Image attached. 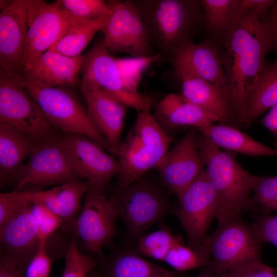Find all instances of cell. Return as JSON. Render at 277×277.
<instances>
[{
	"instance_id": "22",
	"label": "cell",
	"mask_w": 277,
	"mask_h": 277,
	"mask_svg": "<svg viewBox=\"0 0 277 277\" xmlns=\"http://www.w3.org/2000/svg\"><path fill=\"white\" fill-rule=\"evenodd\" d=\"M171 62L184 65L200 77L223 90L228 96L222 57L217 46L210 41L184 46Z\"/></svg>"
},
{
	"instance_id": "37",
	"label": "cell",
	"mask_w": 277,
	"mask_h": 277,
	"mask_svg": "<svg viewBox=\"0 0 277 277\" xmlns=\"http://www.w3.org/2000/svg\"><path fill=\"white\" fill-rule=\"evenodd\" d=\"M219 276L277 277V268L267 266L262 261H252L240 265Z\"/></svg>"
},
{
	"instance_id": "28",
	"label": "cell",
	"mask_w": 277,
	"mask_h": 277,
	"mask_svg": "<svg viewBox=\"0 0 277 277\" xmlns=\"http://www.w3.org/2000/svg\"><path fill=\"white\" fill-rule=\"evenodd\" d=\"M277 103V58L266 64L247 97L244 126H249L262 113Z\"/></svg>"
},
{
	"instance_id": "8",
	"label": "cell",
	"mask_w": 277,
	"mask_h": 277,
	"mask_svg": "<svg viewBox=\"0 0 277 277\" xmlns=\"http://www.w3.org/2000/svg\"><path fill=\"white\" fill-rule=\"evenodd\" d=\"M74 171L62 137L39 142L14 176L16 191H38L54 185L80 180Z\"/></svg>"
},
{
	"instance_id": "30",
	"label": "cell",
	"mask_w": 277,
	"mask_h": 277,
	"mask_svg": "<svg viewBox=\"0 0 277 277\" xmlns=\"http://www.w3.org/2000/svg\"><path fill=\"white\" fill-rule=\"evenodd\" d=\"M163 262L174 271L182 272L206 267L210 263V255L203 243L193 247L183 245L179 240L168 251Z\"/></svg>"
},
{
	"instance_id": "7",
	"label": "cell",
	"mask_w": 277,
	"mask_h": 277,
	"mask_svg": "<svg viewBox=\"0 0 277 277\" xmlns=\"http://www.w3.org/2000/svg\"><path fill=\"white\" fill-rule=\"evenodd\" d=\"M118 217L124 222L128 237L135 241L154 223L171 213L163 191L141 178L114 194Z\"/></svg>"
},
{
	"instance_id": "29",
	"label": "cell",
	"mask_w": 277,
	"mask_h": 277,
	"mask_svg": "<svg viewBox=\"0 0 277 277\" xmlns=\"http://www.w3.org/2000/svg\"><path fill=\"white\" fill-rule=\"evenodd\" d=\"M109 11L100 17L71 27L49 50L69 57L81 56L95 34L101 31Z\"/></svg>"
},
{
	"instance_id": "26",
	"label": "cell",
	"mask_w": 277,
	"mask_h": 277,
	"mask_svg": "<svg viewBox=\"0 0 277 277\" xmlns=\"http://www.w3.org/2000/svg\"><path fill=\"white\" fill-rule=\"evenodd\" d=\"M195 130L219 148L251 156H277V150L261 143L232 126L213 123Z\"/></svg>"
},
{
	"instance_id": "6",
	"label": "cell",
	"mask_w": 277,
	"mask_h": 277,
	"mask_svg": "<svg viewBox=\"0 0 277 277\" xmlns=\"http://www.w3.org/2000/svg\"><path fill=\"white\" fill-rule=\"evenodd\" d=\"M210 255L207 269L220 276L243 264L262 261L264 244L252 223L235 218L218 224L202 242Z\"/></svg>"
},
{
	"instance_id": "1",
	"label": "cell",
	"mask_w": 277,
	"mask_h": 277,
	"mask_svg": "<svg viewBox=\"0 0 277 277\" xmlns=\"http://www.w3.org/2000/svg\"><path fill=\"white\" fill-rule=\"evenodd\" d=\"M271 47L265 24L249 11L224 47L222 63L227 91L243 126L247 97L266 64L265 57Z\"/></svg>"
},
{
	"instance_id": "24",
	"label": "cell",
	"mask_w": 277,
	"mask_h": 277,
	"mask_svg": "<svg viewBox=\"0 0 277 277\" xmlns=\"http://www.w3.org/2000/svg\"><path fill=\"white\" fill-rule=\"evenodd\" d=\"M153 116L164 130L184 126L197 129L214 123L203 110L181 94L166 95L156 105Z\"/></svg>"
},
{
	"instance_id": "18",
	"label": "cell",
	"mask_w": 277,
	"mask_h": 277,
	"mask_svg": "<svg viewBox=\"0 0 277 277\" xmlns=\"http://www.w3.org/2000/svg\"><path fill=\"white\" fill-rule=\"evenodd\" d=\"M30 204L24 205L0 226L2 253L25 269L40 243Z\"/></svg>"
},
{
	"instance_id": "12",
	"label": "cell",
	"mask_w": 277,
	"mask_h": 277,
	"mask_svg": "<svg viewBox=\"0 0 277 277\" xmlns=\"http://www.w3.org/2000/svg\"><path fill=\"white\" fill-rule=\"evenodd\" d=\"M117 217L114 194L107 197L104 191L89 186L83 207L70 231L81 240L87 251L97 253L116 235Z\"/></svg>"
},
{
	"instance_id": "5",
	"label": "cell",
	"mask_w": 277,
	"mask_h": 277,
	"mask_svg": "<svg viewBox=\"0 0 277 277\" xmlns=\"http://www.w3.org/2000/svg\"><path fill=\"white\" fill-rule=\"evenodd\" d=\"M38 105L49 123L64 133H75L95 141L111 153L109 145L71 91L60 87H42L16 77Z\"/></svg>"
},
{
	"instance_id": "45",
	"label": "cell",
	"mask_w": 277,
	"mask_h": 277,
	"mask_svg": "<svg viewBox=\"0 0 277 277\" xmlns=\"http://www.w3.org/2000/svg\"><path fill=\"white\" fill-rule=\"evenodd\" d=\"M12 1H4L1 0L0 1V7L1 11L7 9L11 4Z\"/></svg>"
},
{
	"instance_id": "9",
	"label": "cell",
	"mask_w": 277,
	"mask_h": 277,
	"mask_svg": "<svg viewBox=\"0 0 277 277\" xmlns=\"http://www.w3.org/2000/svg\"><path fill=\"white\" fill-rule=\"evenodd\" d=\"M110 11L101 31L104 44L112 53L135 57L154 56L147 29L134 1L108 3Z\"/></svg>"
},
{
	"instance_id": "2",
	"label": "cell",
	"mask_w": 277,
	"mask_h": 277,
	"mask_svg": "<svg viewBox=\"0 0 277 277\" xmlns=\"http://www.w3.org/2000/svg\"><path fill=\"white\" fill-rule=\"evenodd\" d=\"M148 34L151 46L166 60L172 61L184 46L203 29L198 0L134 1Z\"/></svg>"
},
{
	"instance_id": "36",
	"label": "cell",
	"mask_w": 277,
	"mask_h": 277,
	"mask_svg": "<svg viewBox=\"0 0 277 277\" xmlns=\"http://www.w3.org/2000/svg\"><path fill=\"white\" fill-rule=\"evenodd\" d=\"M33 191H16L0 194V226L24 205L31 203Z\"/></svg>"
},
{
	"instance_id": "4",
	"label": "cell",
	"mask_w": 277,
	"mask_h": 277,
	"mask_svg": "<svg viewBox=\"0 0 277 277\" xmlns=\"http://www.w3.org/2000/svg\"><path fill=\"white\" fill-rule=\"evenodd\" d=\"M172 141L150 110L140 111L116 154L120 171L115 190L126 187L156 167L168 152Z\"/></svg>"
},
{
	"instance_id": "33",
	"label": "cell",
	"mask_w": 277,
	"mask_h": 277,
	"mask_svg": "<svg viewBox=\"0 0 277 277\" xmlns=\"http://www.w3.org/2000/svg\"><path fill=\"white\" fill-rule=\"evenodd\" d=\"M97 262L91 255L82 254L76 238L73 236L65 254V265L62 277H87L94 270Z\"/></svg>"
},
{
	"instance_id": "44",
	"label": "cell",
	"mask_w": 277,
	"mask_h": 277,
	"mask_svg": "<svg viewBox=\"0 0 277 277\" xmlns=\"http://www.w3.org/2000/svg\"><path fill=\"white\" fill-rule=\"evenodd\" d=\"M195 277H220L212 271H210L206 267L201 269V271Z\"/></svg>"
},
{
	"instance_id": "21",
	"label": "cell",
	"mask_w": 277,
	"mask_h": 277,
	"mask_svg": "<svg viewBox=\"0 0 277 277\" xmlns=\"http://www.w3.org/2000/svg\"><path fill=\"white\" fill-rule=\"evenodd\" d=\"M198 1L203 13V29L211 42L224 48L247 13L242 0Z\"/></svg>"
},
{
	"instance_id": "31",
	"label": "cell",
	"mask_w": 277,
	"mask_h": 277,
	"mask_svg": "<svg viewBox=\"0 0 277 277\" xmlns=\"http://www.w3.org/2000/svg\"><path fill=\"white\" fill-rule=\"evenodd\" d=\"M179 239L166 226L145 233L135 241L136 251L143 256L164 261L168 251Z\"/></svg>"
},
{
	"instance_id": "19",
	"label": "cell",
	"mask_w": 277,
	"mask_h": 277,
	"mask_svg": "<svg viewBox=\"0 0 277 277\" xmlns=\"http://www.w3.org/2000/svg\"><path fill=\"white\" fill-rule=\"evenodd\" d=\"M81 89L90 120L107 140L111 153L116 155L122 142L126 106L103 90Z\"/></svg>"
},
{
	"instance_id": "10",
	"label": "cell",
	"mask_w": 277,
	"mask_h": 277,
	"mask_svg": "<svg viewBox=\"0 0 277 277\" xmlns=\"http://www.w3.org/2000/svg\"><path fill=\"white\" fill-rule=\"evenodd\" d=\"M84 21L74 17L58 1L29 0L28 29L23 71L49 50L71 27Z\"/></svg>"
},
{
	"instance_id": "34",
	"label": "cell",
	"mask_w": 277,
	"mask_h": 277,
	"mask_svg": "<svg viewBox=\"0 0 277 277\" xmlns=\"http://www.w3.org/2000/svg\"><path fill=\"white\" fill-rule=\"evenodd\" d=\"M30 208L40 242H47L53 234L63 227V220L41 202H33Z\"/></svg>"
},
{
	"instance_id": "11",
	"label": "cell",
	"mask_w": 277,
	"mask_h": 277,
	"mask_svg": "<svg viewBox=\"0 0 277 277\" xmlns=\"http://www.w3.org/2000/svg\"><path fill=\"white\" fill-rule=\"evenodd\" d=\"M0 124L41 142L56 135L38 105L14 76L0 73Z\"/></svg>"
},
{
	"instance_id": "25",
	"label": "cell",
	"mask_w": 277,
	"mask_h": 277,
	"mask_svg": "<svg viewBox=\"0 0 277 277\" xmlns=\"http://www.w3.org/2000/svg\"><path fill=\"white\" fill-rule=\"evenodd\" d=\"M38 142L18 129L0 124L1 186L13 181L17 171L23 165Z\"/></svg>"
},
{
	"instance_id": "35",
	"label": "cell",
	"mask_w": 277,
	"mask_h": 277,
	"mask_svg": "<svg viewBox=\"0 0 277 277\" xmlns=\"http://www.w3.org/2000/svg\"><path fill=\"white\" fill-rule=\"evenodd\" d=\"M71 15L75 18L89 21L107 13L108 3L103 0H58Z\"/></svg>"
},
{
	"instance_id": "40",
	"label": "cell",
	"mask_w": 277,
	"mask_h": 277,
	"mask_svg": "<svg viewBox=\"0 0 277 277\" xmlns=\"http://www.w3.org/2000/svg\"><path fill=\"white\" fill-rule=\"evenodd\" d=\"M275 2L274 0H242L247 12L255 14L261 21L267 17Z\"/></svg>"
},
{
	"instance_id": "39",
	"label": "cell",
	"mask_w": 277,
	"mask_h": 277,
	"mask_svg": "<svg viewBox=\"0 0 277 277\" xmlns=\"http://www.w3.org/2000/svg\"><path fill=\"white\" fill-rule=\"evenodd\" d=\"M253 226L261 241L277 247V215L260 214L254 216Z\"/></svg>"
},
{
	"instance_id": "23",
	"label": "cell",
	"mask_w": 277,
	"mask_h": 277,
	"mask_svg": "<svg viewBox=\"0 0 277 277\" xmlns=\"http://www.w3.org/2000/svg\"><path fill=\"white\" fill-rule=\"evenodd\" d=\"M85 181L75 180L48 190L33 191V202H39L64 221L62 227L70 231L81 208L82 199L88 188Z\"/></svg>"
},
{
	"instance_id": "43",
	"label": "cell",
	"mask_w": 277,
	"mask_h": 277,
	"mask_svg": "<svg viewBox=\"0 0 277 277\" xmlns=\"http://www.w3.org/2000/svg\"><path fill=\"white\" fill-rule=\"evenodd\" d=\"M261 122L274 136L277 146V103L270 109Z\"/></svg>"
},
{
	"instance_id": "17",
	"label": "cell",
	"mask_w": 277,
	"mask_h": 277,
	"mask_svg": "<svg viewBox=\"0 0 277 277\" xmlns=\"http://www.w3.org/2000/svg\"><path fill=\"white\" fill-rule=\"evenodd\" d=\"M29 0H13L0 13V73L22 74L28 29Z\"/></svg>"
},
{
	"instance_id": "41",
	"label": "cell",
	"mask_w": 277,
	"mask_h": 277,
	"mask_svg": "<svg viewBox=\"0 0 277 277\" xmlns=\"http://www.w3.org/2000/svg\"><path fill=\"white\" fill-rule=\"evenodd\" d=\"M25 269L1 253L0 277H25Z\"/></svg>"
},
{
	"instance_id": "27",
	"label": "cell",
	"mask_w": 277,
	"mask_h": 277,
	"mask_svg": "<svg viewBox=\"0 0 277 277\" xmlns=\"http://www.w3.org/2000/svg\"><path fill=\"white\" fill-rule=\"evenodd\" d=\"M104 277H183L144 258L136 250L122 249L115 252L105 265Z\"/></svg>"
},
{
	"instance_id": "13",
	"label": "cell",
	"mask_w": 277,
	"mask_h": 277,
	"mask_svg": "<svg viewBox=\"0 0 277 277\" xmlns=\"http://www.w3.org/2000/svg\"><path fill=\"white\" fill-rule=\"evenodd\" d=\"M177 198V215L186 232L188 245L195 247L208 235L218 211L217 198L205 169Z\"/></svg>"
},
{
	"instance_id": "38",
	"label": "cell",
	"mask_w": 277,
	"mask_h": 277,
	"mask_svg": "<svg viewBox=\"0 0 277 277\" xmlns=\"http://www.w3.org/2000/svg\"><path fill=\"white\" fill-rule=\"evenodd\" d=\"M47 246V242H40L36 253L25 268V277H50L52 258Z\"/></svg>"
},
{
	"instance_id": "15",
	"label": "cell",
	"mask_w": 277,
	"mask_h": 277,
	"mask_svg": "<svg viewBox=\"0 0 277 277\" xmlns=\"http://www.w3.org/2000/svg\"><path fill=\"white\" fill-rule=\"evenodd\" d=\"M172 64L184 97L203 110L214 123L236 128L242 126L241 118L223 90L200 77L184 65Z\"/></svg>"
},
{
	"instance_id": "32",
	"label": "cell",
	"mask_w": 277,
	"mask_h": 277,
	"mask_svg": "<svg viewBox=\"0 0 277 277\" xmlns=\"http://www.w3.org/2000/svg\"><path fill=\"white\" fill-rule=\"evenodd\" d=\"M252 199L255 208H259L261 214L277 211V176H258Z\"/></svg>"
},
{
	"instance_id": "46",
	"label": "cell",
	"mask_w": 277,
	"mask_h": 277,
	"mask_svg": "<svg viewBox=\"0 0 277 277\" xmlns=\"http://www.w3.org/2000/svg\"><path fill=\"white\" fill-rule=\"evenodd\" d=\"M87 277H102L101 274L96 271H92L88 276Z\"/></svg>"
},
{
	"instance_id": "14",
	"label": "cell",
	"mask_w": 277,
	"mask_h": 277,
	"mask_svg": "<svg viewBox=\"0 0 277 277\" xmlns=\"http://www.w3.org/2000/svg\"><path fill=\"white\" fill-rule=\"evenodd\" d=\"M63 143L72 167L89 186L104 191L120 171L118 160L107 153L95 141L84 135L64 133Z\"/></svg>"
},
{
	"instance_id": "20",
	"label": "cell",
	"mask_w": 277,
	"mask_h": 277,
	"mask_svg": "<svg viewBox=\"0 0 277 277\" xmlns=\"http://www.w3.org/2000/svg\"><path fill=\"white\" fill-rule=\"evenodd\" d=\"M83 55L69 57L48 50L24 69L23 79L42 87H60L77 83Z\"/></svg>"
},
{
	"instance_id": "42",
	"label": "cell",
	"mask_w": 277,
	"mask_h": 277,
	"mask_svg": "<svg viewBox=\"0 0 277 277\" xmlns=\"http://www.w3.org/2000/svg\"><path fill=\"white\" fill-rule=\"evenodd\" d=\"M265 24L270 40L271 49L277 53V1L271 8L268 16L262 21Z\"/></svg>"
},
{
	"instance_id": "3",
	"label": "cell",
	"mask_w": 277,
	"mask_h": 277,
	"mask_svg": "<svg viewBox=\"0 0 277 277\" xmlns=\"http://www.w3.org/2000/svg\"><path fill=\"white\" fill-rule=\"evenodd\" d=\"M199 151L218 200V224L242 217L255 209L252 195L258 176L244 169L235 156L222 151L198 132Z\"/></svg>"
},
{
	"instance_id": "16",
	"label": "cell",
	"mask_w": 277,
	"mask_h": 277,
	"mask_svg": "<svg viewBox=\"0 0 277 277\" xmlns=\"http://www.w3.org/2000/svg\"><path fill=\"white\" fill-rule=\"evenodd\" d=\"M196 131L187 133L156 167L164 185L177 197L205 170Z\"/></svg>"
}]
</instances>
